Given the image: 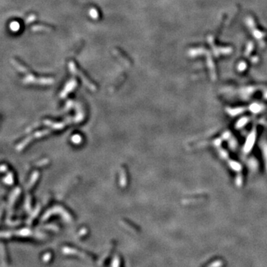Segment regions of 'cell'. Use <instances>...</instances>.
Listing matches in <instances>:
<instances>
[{"instance_id": "3957f363", "label": "cell", "mask_w": 267, "mask_h": 267, "mask_svg": "<svg viewBox=\"0 0 267 267\" xmlns=\"http://www.w3.org/2000/svg\"><path fill=\"white\" fill-rule=\"evenodd\" d=\"M113 53H114V56L117 57V59L123 64L124 66L127 67H130L131 65H132V62L131 61V59H129L128 56L126 54V53H123L121 50L118 48H114L113 50Z\"/></svg>"}, {"instance_id": "7c38bea8", "label": "cell", "mask_w": 267, "mask_h": 267, "mask_svg": "<svg viewBox=\"0 0 267 267\" xmlns=\"http://www.w3.org/2000/svg\"><path fill=\"white\" fill-rule=\"evenodd\" d=\"M36 19H37V15L34 14H30V15H29L27 18H26L25 22H26V24H30V23H31V22H33L35 21Z\"/></svg>"}, {"instance_id": "8fae6325", "label": "cell", "mask_w": 267, "mask_h": 267, "mask_svg": "<svg viewBox=\"0 0 267 267\" xmlns=\"http://www.w3.org/2000/svg\"><path fill=\"white\" fill-rule=\"evenodd\" d=\"M249 110L252 111L253 114H258L259 112L262 111L263 110V107L261 105H257V104H255V105H252V106H250L249 108Z\"/></svg>"}, {"instance_id": "52a82bcc", "label": "cell", "mask_w": 267, "mask_h": 267, "mask_svg": "<svg viewBox=\"0 0 267 267\" xmlns=\"http://www.w3.org/2000/svg\"><path fill=\"white\" fill-rule=\"evenodd\" d=\"M228 164H229V166H230V168L231 169H232V170H234V171H235V172H237V173H239V172H240V171H241V165H240V164L239 163V162H235V161H234V160H231V159H228Z\"/></svg>"}, {"instance_id": "6da1fadb", "label": "cell", "mask_w": 267, "mask_h": 267, "mask_svg": "<svg viewBox=\"0 0 267 267\" xmlns=\"http://www.w3.org/2000/svg\"><path fill=\"white\" fill-rule=\"evenodd\" d=\"M69 69L71 70V71L72 73L75 74L76 75H79L80 76L81 79H82L84 82H85V85L88 87V88H91L92 90H96V85H94L93 84V82L90 80V79H88V77L87 76V75L79 69V67L76 65V64L75 63L74 61H70L69 63Z\"/></svg>"}, {"instance_id": "5bb4252c", "label": "cell", "mask_w": 267, "mask_h": 267, "mask_svg": "<svg viewBox=\"0 0 267 267\" xmlns=\"http://www.w3.org/2000/svg\"><path fill=\"white\" fill-rule=\"evenodd\" d=\"M262 149H263V153L264 159H265L266 169V171H267V143H264Z\"/></svg>"}, {"instance_id": "30bf717a", "label": "cell", "mask_w": 267, "mask_h": 267, "mask_svg": "<svg viewBox=\"0 0 267 267\" xmlns=\"http://www.w3.org/2000/svg\"><path fill=\"white\" fill-rule=\"evenodd\" d=\"M89 15L93 19H98L99 17H100V13L97 11V8H91L89 11Z\"/></svg>"}, {"instance_id": "277c9868", "label": "cell", "mask_w": 267, "mask_h": 267, "mask_svg": "<svg viewBox=\"0 0 267 267\" xmlns=\"http://www.w3.org/2000/svg\"><path fill=\"white\" fill-rule=\"evenodd\" d=\"M24 82L26 83H36L37 82L38 84H51L53 82V78L51 77H43V78H36L35 76H27L25 79H24Z\"/></svg>"}, {"instance_id": "8992f818", "label": "cell", "mask_w": 267, "mask_h": 267, "mask_svg": "<svg viewBox=\"0 0 267 267\" xmlns=\"http://www.w3.org/2000/svg\"><path fill=\"white\" fill-rule=\"evenodd\" d=\"M32 30L34 32H51L53 30V27L47 25H34L31 27Z\"/></svg>"}, {"instance_id": "7a4b0ae2", "label": "cell", "mask_w": 267, "mask_h": 267, "mask_svg": "<svg viewBox=\"0 0 267 267\" xmlns=\"http://www.w3.org/2000/svg\"><path fill=\"white\" fill-rule=\"evenodd\" d=\"M256 137H257V131L256 129L253 128L252 130V131L250 132V134L248 136L247 139L246 140V143H245L244 146H243V151L245 154H248L249 152H250L252 151V148H253L254 144L255 143V140H256Z\"/></svg>"}, {"instance_id": "4fadbf2b", "label": "cell", "mask_w": 267, "mask_h": 267, "mask_svg": "<svg viewBox=\"0 0 267 267\" xmlns=\"http://www.w3.org/2000/svg\"><path fill=\"white\" fill-rule=\"evenodd\" d=\"M19 22H11V25H10V28L11 29V30H13V31H18L19 30Z\"/></svg>"}, {"instance_id": "9c48e42d", "label": "cell", "mask_w": 267, "mask_h": 267, "mask_svg": "<svg viewBox=\"0 0 267 267\" xmlns=\"http://www.w3.org/2000/svg\"><path fill=\"white\" fill-rule=\"evenodd\" d=\"M244 111V109L242 108H232V109H228V114L231 116H237L238 114H241L243 111Z\"/></svg>"}, {"instance_id": "ba28073f", "label": "cell", "mask_w": 267, "mask_h": 267, "mask_svg": "<svg viewBox=\"0 0 267 267\" xmlns=\"http://www.w3.org/2000/svg\"><path fill=\"white\" fill-rule=\"evenodd\" d=\"M249 121V119L248 117H243V118L240 119L236 123V128H241L243 126H246L248 123V122Z\"/></svg>"}, {"instance_id": "5b68a950", "label": "cell", "mask_w": 267, "mask_h": 267, "mask_svg": "<svg viewBox=\"0 0 267 267\" xmlns=\"http://www.w3.org/2000/svg\"><path fill=\"white\" fill-rule=\"evenodd\" d=\"M11 63L13 64L14 67L18 71H19L20 72H22V73H28L29 72V69L26 66L25 64H23L22 62H20L19 59H11Z\"/></svg>"}]
</instances>
